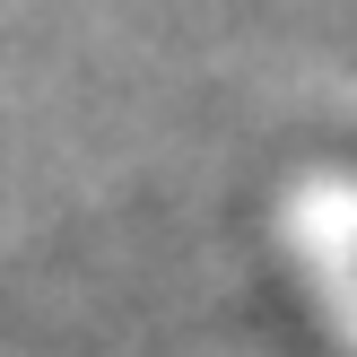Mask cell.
<instances>
[{
	"instance_id": "6da1fadb",
	"label": "cell",
	"mask_w": 357,
	"mask_h": 357,
	"mask_svg": "<svg viewBox=\"0 0 357 357\" xmlns=\"http://www.w3.org/2000/svg\"><path fill=\"white\" fill-rule=\"evenodd\" d=\"M349 288H357V261H349Z\"/></svg>"
}]
</instances>
